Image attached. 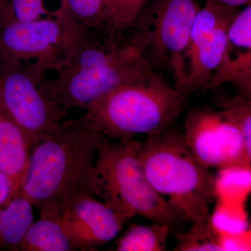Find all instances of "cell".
<instances>
[{"mask_svg":"<svg viewBox=\"0 0 251 251\" xmlns=\"http://www.w3.org/2000/svg\"><path fill=\"white\" fill-rule=\"evenodd\" d=\"M154 69L130 39L79 25L54 68L55 76L44 77L39 85L65 110H86L105 94Z\"/></svg>","mask_w":251,"mask_h":251,"instance_id":"6da1fadb","label":"cell"},{"mask_svg":"<svg viewBox=\"0 0 251 251\" xmlns=\"http://www.w3.org/2000/svg\"><path fill=\"white\" fill-rule=\"evenodd\" d=\"M104 137L85 115L63 120L31 147L27 175L18 193L33 205L59 211L80 195L101 198L94 156Z\"/></svg>","mask_w":251,"mask_h":251,"instance_id":"7a4b0ae2","label":"cell"},{"mask_svg":"<svg viewBox=\"0 0 251 251\" xmlns=\"http://www.w3.org/2000/svg\"><path fill=\"white\" fill-rule=\"evenodd\" d=\"M138 158L150 184L186 221H210L216 180L193 156L182 131L170 126L140 142Z\"/></svg>","mask_w":251,"mask_h":251,"instance_id":"3957f363","label":"cell"},{"mask_svg":"<svg viewBox=\"0 0 251 251\" xmlns=\"http://www.w3.org/2000/svg\"><path fill=\"white\" fill-rule=\"evenodd\" d=\"M188 97L154 69L96 100L84 115L107 138L125 141L139 135L148 138L173 125Z\"/></svg>","mask_w":251,"mask_h":251,"instance_id":"277c9868","label":"cell"},{"mask_svg":"<svg viewBox=\"0 0 251 251\" xmlns=\"http://www.w3.org/2000/svg\"><path fill=\"white\" fill-rule=\"evenodd\" d=\"M140 142H111L106 137L97 148L95 169L100 180L102 199L125 222L139 216L171 227L186 221L153 189L138 158Z\"/></svg>","mask_w":251,"mask_h":251,"instance_id":"5b68a950","label":"cell"},{"mask_svg":"<svg viewBox=\"0 0 251 251\" xmlns=\"http://www.w3.org/2000/svg\"><path fill=\"white\" fill-rule=\"evenodd\" d=\"M201 8L198 0H154L144 6L129 29L130 40L155 69H171L178 90L187 74L190 32Z\"/></svg>","mask_w":251,"mask_h":251,"instance_id":"8992f818","label":"cell"},{"mask_svg":"<svg viewBox=\"0 0 251 251\" xmlns=\"http://www.w3.org/2000/svg\"><path fill=\"white\" fill-rule=\"evenodd\" d=\"M46 74L35 62L0 64V111L21 128L30 150L67 115L41 90Z\"/></svg>","mask_w":251,"mask_h":251,"instance_id":"52a82bcc","label":"cell"},{"mask_svg":"<svg viewBox=\"0 0 251 251\" xmlns=\"http://www.w3.org/2000/svg\"><path fill=\"white\" fill-rule=\"evenodd\" d=\"M78 24L59 9L52 16L0 25V64L34 59L46 72L62 60Z\"/></svg>","mask_w":251,"mask_h":251,"instance_id":"ba28073f","label":"cell"},{"mask_svg":"<svg viewBox=\"0 0 251 251\" xmlns=\"http://www.w3.org/2000/svg\"><path fill=\"white\" fill-rule=\"evenodd\" d=\"M182 133L193 156L206 168L250 169L251 155L240 130L220 109H191L185 119Z\"/></svg>","mask_w":251,"mask_h":251,"instance_id":"9c48e42d","label":"cell"},{"mask_svg":"<svg viewBox=\"0 0 251 251\" xmlns=\"http://www.w3.org/2000/svg\"><path fill=\"white\" fill-rule=\"evenodd\" d=\"M60 222L75 250H92L108 244L125 223L105 202L87 194L77 196L64 204Z\"/></svg>","mask_w":251,"mask_h":251,"instance_id":"30bf717a","label":"cell"},{"mask_svg":"<svg viewBox=\"0 0 251 251\" xmlns=\"http://www.w3.org/2000/svg\"><path fill=\"white\" fill-rule=\"evenodd\" d=\"M228 25L217 28L188 51L187 74L180 92L189 96L196 91L204 89L227 50Z\"/></svg>","mask_w":251,"mask_h":251,"instance_id":"8fae6325","label":"cell"},{"mask_svg":"<svg viewBox=\"0 0 251 251\" xmlns=\"http://www.w3.org/2000/svg\"><path fill=\"white\" fill-rule=\"evenodd\" d=\"M29 153L30 146L25 135L0 111V171L11 181L14 196L25 179Z\"/></svg>","mask_w":251,"mask_h":251,"instance_id":"7c38bea8","label":"cell"},{"mask_svg":"<svg viewBox=\"0 0 251 251\" xmlns=\"http://www.w3.org/2000/svg\"><path fill=\"white\" fill-rule=\"evenodd\" d=\"M61 213L40 210L39 219L33 221L15 251H75L63 231Z\"/></svg>","mask_w":251,"mask_h":251,"instance_id":"4fadbf2b","label":"cell"},{"mask_svg":"<svg viewBox=\"0 0 251 251\" xmlns=\"http://www.w3.org/2000/svg\"><path fill=\"white\" fill-rule=\"evenodd\" d=\"M33 206L20 193L0 206V251H15L34 221Z\"/></svg>","mask_w":251,"mask_h":251,"instance_id":"5bb4252c","label":"cell"},{"mask_svg":"<svg viewBox=\"0 0 251 251\" xmlns=\"http://www.w3.org/2000/svg\"><path fill=\"white\" fill-rule=\"evenodd\" d=\"M225 82L233 85L236 95L251 100V49H238L232 55L227 48L204 89H215Z\"/></svg>","mask_w":251,"mask_h":251,"instance_id":"9a60e30c","label":"cell"},{"mask_svg":"<svg viewBox=\"0 0 251 251\" xmlns=\"http://www.w3.org/2000/svg\"><path fill=\"white\" fill-rule=\"evenodd\" d=\"M171 227L158 222L133 224L117 241V251H164Z\"/></svg>","mask_w":251,"mask_h":251,"instance_id":"2e32d148","label":"cell"},{"mask_svg":"<svg viewBox=\"0 0 251 251\" xmlns=\"http://www.w3.org/2000/svg\"><path fill=\"white\" fill-rule=\"evenodd\" d=\"M59 7L82 27L106 32L111 0H59Z\"/></svg>","mask_w":251,"mask_h":251,"instance_id":"e0dca14e","label":"cell"},{"mask_svg":"<svg viewBox=\"0 0 251 251\" xmlns=\"http://www.w3.org/2000/svg\"><path fill=\"white\" fill-rule=\"evenodd\" d=\"M176 251H223L225 247L211 220L206 222L192 223L185 232H176Z\"/></svg>","mask_w":251,"mask_h":251,"instance_id":"ac0fdd59","label":"cell"},{"mask_svg":"<svg viewBox=\"0 0 251 251\" xmlns=\"http://www.w3.org/2000/svg\"><path fill=\"white\" fill-rule=\"evenodd\" d=\"M111 9L106 31L122 36L129 30L135 18L149 0H111Z\"/></svg>","mask_w":251,"mask_h":251,"instance_id":"d6986e66","label":"cell"},{"mask_svg":"<svg viewBox=\"0 0 251 251\" xmlns=\"http://www.w3.org/2000/svg\"><path fill=\"white\" fill-rule=\"evenodd\" d=\"M220 103V110L240 130L248 152L251 155V100L235 95Z\"/></svg>","mask_w":251,"mask_h":251,"instance_id":"ffe728a7","label":"cell"},{"mask_svg":"<svg viewBox=\"0 0 251 251\" xmlns=\"http://www.w3.org/2000/svg\"><path fill=\"white\" fill-rule=\"evenodd\" d=\"M53 12L46 9L44 0H10L7 13L0 20V25L14 21H29L46 16Z\"/></svg>","mask_w":251,"mask_h":251,"instance_id":"44dd1931","label":"cell"},{"mask_svg":"<svg viewBox=\"0 0 251 251\" xmlns=\"http://www.w3.org/2000/svg\"><path fill=\"white\" fill-rule=\"evenodd\" d=\"M228 45L237 49H251V5L239 10L227 29Z\"/></svg>","mask_w":251,"mask_h":251,"instance_id":"7402d4cb","label":"cell"},{"mask_svg":"<svg viewBox=\"0 0 251 251\" xmlns=\"http://www.w3.org/2000/svg\"><path fill=\"white\" fill-rule=\"evenodd\" d=\"M13 197L11 181L8 176L0 171V206L6 204Z\"/></svg>","mask_w":251,"mask_h":251,"instance_id":"603a6c76","label":"cell"},{"mask_svg":"<svg viewBox=\"0 0 251 251\" xmlns=\"http://www.w3.org/2000/svg\"><path fill=\"white\" fill-rule=\"evenodd\" d=\"M204 3H212L232 8H240L251 4V0H204Z\"/></svg>","mask_w":251,"mask_h":251,"instance_id":"cb8c5ba5","label":"cell"},{"mask_svg":"<svg viewBox=\"0 0 251 251\" xmlns=\"http://www.w3.org/2000/svg\"><path fill=\"white\" fill-rule=\"evenodd\" d=\"M4 0H0V10H1V7H2L3 4H4Z\"/></svg>","mask_w":251,"mask_h":251,"instance_id":"d4e9b609","label":"cell"}]
</instances>
